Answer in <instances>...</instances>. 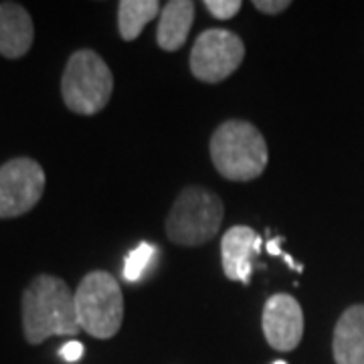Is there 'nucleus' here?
<instances>
[{"label": "nucleus", "mask_w": 364, "mask_h": 364, "mask_svg": "<svg viewBox=\"0 0 364 364\" xmlns=\"http://www.w3.org/2000/svg\"><path fill=\"white\" fill-rule=\"evenodd\" d=\"M261 237L251 227L235 225L223 235L221 257L223 272L231 282L249 284L251 277V255L259 253Z\"/></svg>", "instance_id": "nucleus-9"}, {"label": "nucleus", "mask_w": 364, "mask_h": 364, "mask_svg": "<svg viewBox=\"0 0 364 364\" xmlns=\"http://www.w3.org/2000/svg\"><path fill=\"white\" fill-rule=\"evenodd\" d=\"M253 6L263 14H282L291 6L289 0H255Z\"/></svg>", "instance_id": "nucleus-16"}, {"label": "nucleus", "mask_w": 364, "mask_h": 364, "mask_svg": "<svg viewBox=\"0 0 364 364\" xmlns=\"http://www.w3.org/2000/svg\"><path fill=\"white\" fill-rule=\"evenodd\" d=\"M79 326L100 340L116 336L124 322V296L109 272H90L75 291Z\"/></svg>", "instance_id": "nucleus-5"}, {"label": "nucleus", "mask_w": 364, "mask_h": 364, "mask_svg": "<svg viewBox=\"0 0 364 364\" xmlns=\"http://www.w3.org/2000/svg\"><path fill=\"white\" fill-rule=\"evenodd\" d=\"M23 332L28 344L51 336H75L81 332L75 294L57 275L41 273L23 291Z\"/></svg>", "instance_id": "nucleus-1"}, {"label": "nucleus", "mask_w": 364, "mask_h": 364, "mask_svg": "<svg viewBox=\"0 0 364 364\" xmlns=\"http://www.w3.org/2000/svg\"><path fill=\"white\" fill-rule=\"evenodd\" d=\"M261 326L272 348L282 352L298 348L304 336V312L298 299L287 294L272 296L265 301Z\"/></svg>", "instance_id": "nucleus-8"}, {"label": "nucleus", "mask_w": 364, "mask_h": 364, "mask_svg": "<svg viewBox=\"0 0 364 364\" xmlns=\"http://www.w3.org/2000/svg\"><path fill=\"white\" fill-rule=\"evenodd\" d=\"M210 160L227 181H253L267 166V144L251 122L229 119L213 132Z\"/></svg>", "instance_id": "nucleus-2"}, {"label": "nucleus", "mask_w": 364, "mask_h": 364, "mask_svg": "<svg viewBox=\"0 0 364 364\" xmlns=\"http://www.w3.org/2000/svg\"><path fill=\"white\" fill-rule=\"evenodd\" d=\"M273 364H287V363H284V360H277V363H273Z\"/></svg>", "instance_id": "nucleus-19"}, {"label": "nucleus", "mask_w": 364, "mask_h": 364, "mask_svg": "<svg viewBox=\"0 0 364 364\" xmlns=\"http://www.w3.org/2000/svg\"><path fill=\"white\" fill-rule=\"evenodd\" d=\"M282 237H277V239H272L269 243H267V251L272 253V255H282V249H279V245H282Z\"/></svg>", "instance_id": "nucleus-18"}, {"label": "nucleus", "mask_w": 364, "mask_h": 364, "mask_svg": "<svg viewBox=\"0 0 364 364\" xmlns=\"http://www.w3.org/2000/svg\"><path fill=\"white\" fill-rule=\"evenodd\" d=\"M35 41L33 18L18 2H0V55L21 59L31 51Z\"/></svg>", "instance_id": "nucleus-10"}, {"label": "nucleus", "mask_w": 364, "mask_h": 364, "mask_svg": "<svg viewBox=\"0 0 364 364\" xmlns=\"http://www.w3.org/2000/svg\"><path fill=\"white\" fill-rule=\"evenodd\" d=\"M162 13L158 0H122L117 4V28L124 41H136L144 26Z\"/></svg>", "instance_id": "nucleus-13"}, {"label": "nucleus", "mask_w": 364, "mask_h": 364, "mask_svg": "<svg viewBox=\"0 0 364 364\" xmlns=\"http://www.w3.org/2000/svg\"><path fill=\"white\" fill-rule=\"evenodd\" d=\"M45 170L37 160L18 156L0 166V219L21 217L39 205L45 193Z\"/></svg>", "instance_id": "nucleus-7"}, {"label": "nucleus", "mask_w": 364, "mask_h": 364, "mask_svg": "<svg viewBox=\"0 0 364 364\" xmlns=\"http://www.w3.org/2000/svg\"><path fill=\"white\" fill-rule=\"evenodd\" d=\"M241 0H205V9L219 21H229L241 11Z\"/></svg>", "instance_id": "nucleus-15"}, {"label": "nucleus", "mask_w": 364, "mask_h": 364, "mask_svg": "<svg viewBox=\"0 0 364 364\" xmlns=\"http://www.w3.org/2000/svg\"><path fill=\"white\" fill-rule=\"evenodd\" d=\"M114 75L95 51L81 49L67 61L61 77V97L67 109L79 116L100 114L112 100Z\"/></svg>", "instance_id": "nucleus-3"}, {"label": "nucleus", "mask_w": 364, "mask_h": 364, "mask_svg": "<svg viewBox=\"0 0 364 364\" xmlns=\"http://www.w3.org/2000/svg\"><path fill=\"white\" fill-rule=\"evenodd\" d=\"M154 255V247L148 243H140L138 247L132 251L130 255L126 257V265H124V277L128 282H138L142 277V273L146 272L148 263Z\"/></svg>", "instance_id": "nucleus-14"}, {"label": "nucleus", "mask_w": 364, "mask_h": 364, "mask_svg": "<svg viewBox=\"0 0 364 364\" xmlns=\"http://www.w3.org/2000/svg\"><path fill=\"white\" fill-rule=\"evenodd\" d=\"M223 219L225 207L219 195L203 186H186L170 208L166 235L176 245L196 247L219 233Z\"/></svg>", "instance_id": "nucleus-4"}, {"label": "nucleus", "mask_w": 364, "mask_h": 364, "mask_svg": "<svg viewBox=\"0 0 364 364\" xmlns=\"http://www.w3.org/2000/svg\"><path fill=\"white\" fill-rule=\"evenodd\" d=\"M245 59V43L229 28H208L191 51V71L198 81L219 83L231 77Z\"/></svg>", "instance_id": "nucleus-6"}, {"label": "nucleus", "mask_w": 364, "mask_h": 364, "mask_svg": "<svg viewBox=\"0 0 364 364\" xmlns=\"http://www.w3.org/2000/svg\"><path fill=\"white\" fill-rule=\"evenodd\" d=\"M83 354H85V346L77 340H71V342L61 346V356L65 358L67 363H77V360L83 358Z\"/></svg>", "instance_id": "nucleus-17"}, {"label": "nucleus", "mask_w": 364, "mask_h": 364, "mask_svg": "<svg viewBox=\"0 0 364 364\" xmlns=\"http://www.w3.org/2000/svg\"><path fill=\"white\" fill-rule=\"evenodd\" d=\"M195 23V2L191 0H170L160 13L156 41L164 51H178L188 39Z\"/></svg>", "instance_id": "nucleus-12"}, {"label": "nucleus", "mask_w": 364, "mask_h": 364, "mask_svg": "<svg viewBox=\"0 0 364 364\" xmlns=\"http://www.w3.org/2000/svg\"><path fill=\"white\" fill-rule=\"evenodd\" d=\"M332 352L336 364H364V304H354L338 318Z\"/></svg>", "instance_id": "nucleus-11"}]
</instances>
